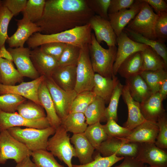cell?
Wrapping results in <instances>:
<instances>
[{"instance_id": "ac0fdd59", "label": "cell", "mask_w": 167, "mask_h": 167, "mask_svg": "<svg viewBox=\"0 0 167 167\" xmlns=\"http://www.w3.org/2000/svg\"><path fill=\"white\" fill-rule=\"evenodd\" d=\"M144 3L142 0H135L130 8L108 15L109 20L117 37L139 12Z\"/></svg>"}, {"instance_id": "c3c4849f", "label": "cell", "mask_w": 167, "mask_h": 167, "mask_svg": "<svg viewBox=\"0 0 167 167\" xmlns=\"http://www.w3.org/2000/svg\"><path fill=\"white\" fill-rule=\"evenodd\" d=\"M95 14L109 20L108 11L111 0H86Z\"/></svg>"}, {"instance_id": "db71d44e", "label": "cell", "mask_w": 167, "mask_h": 167, "mask_svg": "<svg viewBox=\"0 0 167 167\" xmlns=\"http://www.w3.org/2000/svg\"><path fill=\"white\" fill-rule=\"evenodd\" d=\"M144 164L136 157H126L121 164L114 167H143Z\"/></svg>"}, {"instance_id": "e575fe53", "label": "cell", "mask_w": 167, "mask_h": 167, "mask_svg": "<svg viewBox=\"0 0 167 167\" xmlns=\"http://www.w3.org/2000/svg\"><path fill=\"white\" fill-rule=\"evenodd\" d=\"M84 134L88 140L96 150L108 137L100 122L88 125Z\"/></svg>"}, {"instance_id": "9f6ffc18", "label": "cell", "mask_w": 167, "mask_h": 167, "mask_svg": "<svg viewBox=\"0 0 167 167\" xmlns=\"http://www.w3.org/2000/svg\"><path fill=\"white\" fill-rule=\"evenodd\" d=\"M0 58L13 62V58L10 53L6 49L5 45L0 47Z\"/></svg>"}, {"instance_id": "4dcf8cb0", "label": "cell", "mask_w": 167, "mask_h": 167, "mask_svg": "<svg viewBox=\"0 0 167 167\" xmlns=\"http://www.w3.org/2000/svg\"><path fill=\"white\" fill-rule=\"evenodd\" d=\"M142 60V71L167 70L162 58L152 48L148 46L140 52Z\"/></svg>"}, {"instance_id": "30bf717a", "label": "cell", "mask_w": 167, "mask_h": 167, "mask_svg": "<svg viewBox=\"0 0 167 167\" xmlns=\"http://www.w3.org/2000/svg\"><path fill=\"white\" fill-rule=\"evenodd\" d=\"M139 146V143H125L118 138L108 137L96 150L104 157L115 154L118 157H135Z\"/></svg>"}, {"instance_id": "8fae6325", "label": "cell", "mask_w": 167, "mask_h": 167, "mask_svg": "<svg viewBox=\"0 0 167 167\" xmlns=\"http://www.w3.org/2000/svg\"><path fill=\"white\" fill-rule=\"evenodd\" d=\"M20 126L42 129L50 125L46 117L38 119L30 120L16 112L7 113L0 110V132L11 127Z\"/></svg>"}, {"instance_id": "d4e9b609", "label": "cell", "mask_w": 167, "mask_h": 167, "mask_svg": "<svg viewBox=\"0 0 167 167\" xmlns=\"http://www.w3.org/2000/svg\"><path fill=\"white\" fill-rule=\"evenodd\" d=\"M70 141L74 146L76 157L78 158L80 165L92 161L95 149L84 135V133L73 134Z\"/></svg>"}, {"instance_id": "7402d4cb", "label": "cell", "mask_w": 167, "mask_h": 167, "mask_svg": "<svg viewBox=\"0 0 167 167\" xmlns=\"http://www.w3.org/2000/svg\"><path fill=\"white\" fill-rule=\"evenodd\" d=\"M76 66H58L51 76L56 84L66 91L74 90L76 82Z\"/></svg>"}, {"instance_id": "816d5d0a", "label": "cell", "mask_w": 167, "mask_h": 167, "mask_svg": "<svg viewBox=\"0 0 167 167\" xmlns=\"http://www.w3.org/2000/svg\"><path fill=\"white\" fill-rule=\"evenodd\" d=\"M134 0H111L108 14H114L123 9H128L133 4Z\"/></svg>"}, {"instance_id": "f907efd6", "label": "cell", "mask_w": 167, "mask_h": 167, "mask_svg": "<svg viewBox=\"0 0 167 167\" xmlns=\"http://www.w3.org/2000/svg\"><path fill=\"white\" fill-rule=\"evenodd\" d=\"M27 1V0H5L2 1V3L9 10L13 16H16L24 10Z\"/></svg>"}, {"instance_id": "5bb4252c", "label": "cell", "mask_w": 167, "mask_h": 167, "mask_svg": "<svg viewBox=\"0 0 167 167\" xmlns=\"http://www.w3.org/2000/svg\"><path fill=\"white\" fill-rule=\"evenodd\" d=\"M42 75L28 82H22L20 84L7 86L0 83V95L13 93L22 96L41 105L39 100L38 92L40 85L45 79Z\"/></svg>"}, {"instance_id": "f546056e", "label": "cell", "mask_w": 167, "mask_h": 167, "mask_svg": "<svg viewBox=\"0 0 167 167\" xmlns=\"http://www.w3.org/2000/svg\"><path fill=\"white\" fill-rule=\"evenodd\" d=\"M61 125L67 132L75 134L84 133L88 125L84 113L74 112L69 113L61 120Z\"/></svg>"}, {"instance_id": "bcb514c9", "label": "cell", "mask_w": 167, "mask_h": 167, "mask_svg": "<svg viewBox=\"0 0 167 167\" xmlns=\"http://www.w3.org/2000/svg\"><path fill=\"white\" fill-rule=\"evenodd\" d=\"M159 128L157 136L155 143L160 148H167V116L165 112L158 119L156 122Z\"/></svg>"}, {"instance_id": "d6a6232c", "label": "cell", "mask_w": 167, "mask_h": 167, "mask_svg": "<svg viewBox=\"0 0 167 167\" xmlns=\"http://www.w3.org/2000/svg\"><path fill=\"white\" fill-rule=\"evenodd\" d=\"M105 104L102 98L96 96L84 113L88 125L100 122L102 119H105Z\"/></svg>"}, {"instance_id": "e0dca14e", "label": "cell", "mask_w": 167, "mask_h": 167, "mask_svg": "<svg viewBox=\"0 0 167 167\" xmlns=\"http://www.w3.org/2000/svg\"><path fill=\"white\" fill-rule=\"evenodd\" d=\"M159 131L156 122L145 120L126 137L119 138L125 143H155Z\"/></svg>"}, {"instance_id": "ffe728a7", "label": "cell", "mask_w": 167, "mask_h": 167, "mask_svg": "<svg viewBox=\"0 0 167 167\" xmlns=\"http://www.w3.org/2000/svg\"><path fill=\"white\" fill-rule=\"evenodd\" d=\"M122 96L128 110L127 119L123 126L133 130L146 120L141 112L140 103L133 99L126 85H123Z\"/></svg>"}, {"instance_id": "6f0895ef", "label": "cell", "mask_w": 167, "mask_h": 167, "mask_svg": "<svg viewBox=\"0 0 167 167\" xmlns=\"http://www.w3.org/2000/svg\"><path fill=\"white\" fill-rule=\"evenodd\" d=\"M15 167H37L35 164L30 159V156H28L20 162L17 164Z\"/></svg>"}, {"instance_id": "ee69618b", "label": "cell", "mask_w": 167, "mask_h": 167, "mask_svg": "<svg viewBox=\"0 0 167 167\" xmlns=\"http://www.w3.org/2000/svg\"><path fill=\"white\" fill-rule=\"evenodd\" d=\"M13 15L2 3L0 5V47L5 45L9 37L7 29L9 22Z\"/></svg>"}, {"instance_id": "6125c7cd", "label": "cell", "mask_w": 167, "mask_h": 167, "mask_svg": "<svg viewBox=\"0 0 167 167\" xmlns=\"http://www.w3.org/2000/svg\"><path fill=\"white\" fill-rule=\"evenodd\" d=\"M0 83H1L0 76Z\"/></svg>"}, {"instance_id": "cb8c5ba5", "label": "cell", "mask_w": 167, "mask_h": 167, "mask_svg": "<svg viewBox=\"0 0 167 167\" xmlns=\"http://www.w3.org/2000/svg\"><path fill=\"white\" fill-rule=\"evenodd\" d=\"M163 101L157 92L152 94L146 100L140 103L141 112L146 120L156 122L158 118L166 112Z\"/></svg>"}, {"instance_id": "60d3db41", "label": "cell", "mask_w": 167, "mask_h": 167, "mask_svg": "<svg viewBox=\"0 0 167 167\" xmlns=\"http://www.w3.org/2000/svg\"><path fill=\"white\" fill-rule=\"evenodd\" d=\"M27 100L26 98L13 93L0 95V110L7 113H14L18 105Z\"/></svg>"}, {"instance_id": "52a82bcc", "label": "cell", "mask_w": 167, "mask_h": 167, "mask_svg": "<svg viewBox=\"0 0 167 167\" xmlns=\"http://www.w3.org/2000/svg\"><path fill=\"white\" fill-rule=\"evenodd\" d=\"M89 45L81 48L76 65V82L74 90L77 94L92 91L93 86L95 73L90 59Z\"/></svg>"}, {"instance_id": "5b68a950", "label": "cell", "mask_w": 167, "mask_h": 167, "mask_svg": "<svg viewBox=\"0 0 167 167\" xmlns=\"http://www.w3.org/2000/svg\"><path fill=\"white\" fill-rule=\"evenodd\" d=\"M67 132L61 125L56 128L53 136L48 140L46 150L68 167H73L72 159L76 157L75 152Z\"/></svg>"}, {"instance_id": "7bdbcfd3", "label": "cell", "mask_w": 167, "mask_h": 167, "mask_svg": "<svg viewBox=\"0 0 167 167\" xmlns=\"http://www.w3.org/2000/svg\"><path fill=\"white\" fill-rule=\"evenodd\" d=\"M115 154L109 156L104 157L99 152L91 162L84 165H73V167H111L118 161L124 159Z\"/></svg>"}, {"instance_id": "7c38bea8", "label": "cell", "mask_w": 167, "mask_h": 167, "mask_svg": "<svg viewBox=\"0 0 167 167\" xmlns=\"http://www.w3.org/2000/svg\"><path fill=\"white\" fill-rule=\"evenodd\" d=\"M117 42L118 47L113 68V74L115 76L119 67L125 59L133 54L142 51L148 47L133 41L123 31L117 37Z\"/></svg>"}, {"instance_id": "44dd1931", "label": "cell", "mask_w": 167, "mask_h": 167, "mask_svg": "<svg viewBox=\"0 0 167 167\" xmlns=\"http://www.w3.org/2000/svg\"><path fill=\"white\" fill-rule=\"evenodd\" d=\"M30 58L32 63L40 75L51 77L58 67V61L43 52L40 47L31 50Z\"/></svg>"}, {"instance_id": "74e56055", "label": "cell", "mask_w": 167, "mask_h": 167, "mask_svg": "<svg viewBox=\"0 0 167 167\" xmlns=\"http://www.w3.org/2000/svg\"><path fill=\"white\" fill-rule=\"evenodd\" d=\"M123 85L117 79L112 95L110 98L109 105L106 107L105 119L106 121L112 118L117 122L118 120L117 109L119 100L122 95Z\"/></svg>"}, {"instance_id": "8992f818", "label": "cell", "mask_w": 167, "mask_h": 167, "mask_svg": "<svg viewBox=\"0 0 167 167\" xmlns=\"http://www.w3.org/2000/svg\"><path fill=\"white\" fill-rule=\"evenodd\" d=\"M32 152L12 136L7 130L0 132V164H5L9 159L13 160L19 163L26 158L31 156Z\"/></svg>"}, {"instance_id": "1f68e13d", "label": "cell", "mask_w": 167, "mask_h": 167, "mask_svg": "<svg viewBox=\"0 0 167 167\" xmlns=\"http://www.w3.org/2000/svg\"><path fill=\"white\" fill-rule=\"evenodd\" d=\"M123 31L133 41L144 44L152 48L162 58L167 65V48L164 42L158 40H154L147 38L126 28Z\"/></svg>"}, {"instance_id": "6da1fadb", "label": "cell", "mask_w": 167, "mask_h": 167, "mask_svg": "<svg viewBox=\"0 0 167 167\" xmlns=\"http://www.w3.org/2000/svg\"><path fill=\"white\" fill-rule=\"evenodd\" d=\"M94 15L86 0H47L43 15L35 24L40 33L51 34L85 25Z\"/></svg>"}, {"instance_id": "83f0119b", "label": "cell", "mask_w": 167, "mask_h": 167, "mask_svg": "<svg viewBox=\"0 0 167 167\" xmlns=\"http://www.w3.org/2000/svg\"><path fill=\"white\" fill-rule=\"evenodd\" d=\"M142 71V60L140 52L131 54L122 63L117 73L125 79L137 75Z\"/></svg>"}, {"instance_id": "f35d334b", "label": "cell", "mask_w": 167, "mask_h": 167, "mask_svg": "<svg viewBox=\"0 0 167 167\" xmlns=\"http://www.w3.org/2000/svg\"><path fill=\"white\" fill-rule=\"evenodd\" d=\"M96 97L92 91H85L77 94L72 103L70 113H84Z\"/></svg>"}, {"instance_id": "d6986e66", "label": "cell", "mask_w": 167, "mask_h": 167, "mask_svg": "<svg viewBox=\"0 0 167 167\" xmlns=\"http://www.w3.org/2000/svg\"><path fill=\"white\" fill-rule=\"evenodd\" d=\"M17 21V29L15 32L9 37L6 41L11 48L23 47L30 37L34 33L40 31V28L35 23L23 18Z\"/></svg>"}, {"instance_id": "7dc6e473", "label": "cell", "mask_w": 167, "mask_h": 167, "mask_svg": "<svg viewBox=\"0 0 167 167\" xmlns=\"http://www.w3.org/2000/svg\"><path fill=\"white\" fill-rule=\"evenodd\" d=\"M157 15L154 27L155 36L157 40L165 42L167 38V12Z\"/></svg>"}, {"instance_id": "277c9868", "label": "cell", "mask_w": 167, "mask_h": 167, "mask_svg": "<svg viewBox=\"0 0 167 167\" xmlns=\"http://www.w3.org/2000/svg\"><path fill=\"white\" fill-rule=\"evenodd\" d=\"M56 129L50 126L42 129L32 128H21L14 127L7 130L16 139L24 144L32 152L46 150L49 137Z\"/></svg>"}, {"instance_id": "603a6c76", "label": "cell", "mask_w": 167, "mask_h": 167, "mask_svg": "<svg viewBox=\"0 0 167 167\" xmlns=\"http://www.w3.org/2000/svg\"><path fill=\"white\" fill-rule=\"evenodd\" d=\"M38 95L41 105L46 111V117L50 126L56 129L61 125V120L56 113L45 79L40 85Z\"/></svg>"}, {"instance_id": "4fadbf2b", "label": "cell", "mask_w": 167, "mask_h": 167, "mask_svg": "<svg viewBox=\"0 0 167 167\" xmlns=\"http://www.w3.org/2000/svg\"><path fill=\"white\" fill-rule=\"evenodd\" d=\"M7 49L11 54L17 70L23 76L35 79L40 76L32 61L29 48L9 47Z\"/></svg>"}, {"instance_id": "484cf974", "label": "cell", "mask_w": 167, "mask_h": 167, "mask_svg": "<svg viewBox=\"0 0 167 167\" xmlns=\"http://www.w3.org/2000/svg\"><path fill=\"white\" fill-rule=\"evenodd\" d=\"M126 85L133 99L139 103L146 100L152 94L149 86L140 75L126 79Z\"/></svg>"}, {"instance_id": "ab89813d", "label": "cell", "mask_w": 167, "mask_h": 167, "mask_svg": "<svg viewBox=\"0 0 167 167\" xmlns=\"http://www.w3.org/2000/svg\"><path fill=\"white\" fill-rule=\"evenodd\" d=\"M32 161L37 167H64L59 164L53 155L47 150L32 152Z\"/></svg>"}, {"instance_id": "f1b7e54d", "label": "cell", "mask_w": 167, "mask_h": 167, "mask_svg": "<svg viewBox=\"0 0 167 167\" xmlns=\"http://www.w3.org/2000/svg\"><path fill=\"white\" fill-rule=\"evenodd\" d=\"M1 83L6 85L14 86L22 82L23 76L15 67L13 62L0 58Z\"/></svg>"}, {"instance_id": "b9f144b4", "label": "cell", "mask_w": 167, "mask_h": 167, "mask_svg": "<svg viewBox=\"0 0 167 167\" xmlns=\"http://www.w3.org/2000/svg\"><path fill=\"white\" fill-rule=\"evenodd\" d=\"M81 48L75 45L66 44L63 53L58 61V66L77 65Z\"/></svg>"}, {"instance_id": "8d00e7d4", "label": "cell", "mask_w": 167, "mask_h": 167, "mask_svg": "<svg viewBox=\"0 0 167 167\" xmlns=\"http://www.w3.org/2000/svg\"><path fill=\"white\" fill-rule=\"evenodd\" d=\"M149 86L152 94L158 92L159 87L167 78V70L143 71L139 74Z\"/></svg>"}, {"instance_id": "3957f363", "label": "cell", "mask_w": 167, "mask_h": 167, "mask_svg": "<svg viewBox=\"0 0 167 167\" xmlns=\"http://www.w3.org/2000/svg\"><path fill=\"white\" fill-rule=\"evenodd\" d=\"M90 59L95 73L105 77L113 78V68L117 51L116 46L103 48L97 41L92 33L91 41L88 45Z\"/></svg>"}, {"instance_id": "836d02e7", "label": "cell", "mask_w": 167, "mask_h": 167, "mask_svg": "<svg viewBox=\"0 0 167 167\" xmlns=\"http://www.w3.org/2000/svg\"><path fill=\"white\" fill-rule=\"evenodd\" d=\"M16 110L23 117L30 120H36L45 118L46 115L43 107L29 100L19 105Z\"/></svg>"}, {"instance_id": "7a4b0ae2", "label": "cell", "mask_w": 167, "mask_h": 167, "mask_svg": "<svg viewBox=\"0 0 167 167\" xmlns=\"http://www.w3.org/2000/svg\"><path fill=\"white\" fill-rule=\"evenodd\" d=\"M92 30L90 24L88 23L55 34H44L36 32L31 36L26 42L28 48L32 49L50 42L71 44L82 48L90 43Z\"/></svg>"}, {"instance_id": "ba28073f", "label": "cell", "mask_w": 167, "mask_h": 167, "mask_svg": "<svg viewBox=\"0 0 167 167\" xmlns=\"http://www.w3.org/2000/svg\"><path fill=\"white\" fill-rule=\"evenodd\" d=\"M157 17L151 6L144 2L139 12L126 28L147 38L157 40L154 27Z\"/></svg>"}, {"instance_id": "11a10c76", "label": "cell", "mask_w": 167, "mask_h": 167, "mask_svg": "<svg viewBox=\"0 0 167 167\" xmlns=\"http://www.w3.org/2000/svg\"><path fill=\"white\" fill-rule=\"evenodd\" d=\"M158 92L163 100L167 96V78L164 79L161 84Z\"/></svg>"}, {"instance_id": "9a60e30c", "label": "cell", "mask_w": 167, "mask_h": 167, "mask_svg": "<svg viewBox=\"0 0 167 167\" xmlns=\"http://www.w3.org/2000/svg\"><path fill=\"white\" fill-rule=\"evenodd\" d=\"M136 157L143 163H147L150 166L167 167L166 151L157 147L154 143H140Z\"/></svg>"}, {"instance_id": "d590c367", "label": "cell", "mask_w": 167, "mask_h": 167, "mask_svg": "<svg viewBox=\"0 0 167 167\" xmlns=\"http://www.w3.org/2000/svg\"><path fill=\"white\" fill-rule=\"evenodd\" d=\"M46 0H28L22 11L23 18L35 23L41 17L44 12Z\"/></svg>"}, {"instance_id": "91938a15", "label": "cell", "mask_w": 167, "mask_h": 167, "mask_svg": "<svg viewBox=\"0 0 167 167\" xmlns=\"http://www.w3.org/2000/svg\"><path fill=\"white\" fill-rule=\"evenodd\" d=\"M1 3H2V1L0 0V5L1 4Z\"/></svg>"}, {"instance_id": "4316f807", "label": "cell", "mask_w": 167, "mask_h": 167, "mask_svg": "<svg viewBox=\"0 0 167 167\" xmlns=\"http://www.w3.org/2000/svg\"><path fill=\"white\" fill-rule=\"evenodd\" d=\"M118 78L103 77L95 73L92 91L96 96L102 98L105 104L109 103Z\"/></svg>"}, {"instance_id": "680465c9", "label": "cell", "mask_w": 167, "mask_h": 167, "mask_svg": "<svg viewBox=\"0 0 167 167\" xmlns=\"http://www.w3.org/2000/svg\"><path fill=\"white\" fill-rule=\"evenodd\" d=\"M147 167H157L151 166H147Z\"/></svg>"}, {"instance_id": "94428289", "label": "cell", "mask_w": 167, "mask_h": 167, "mask_svg": "<svg viewBox=\"0 0 167 167\" xmlns=\"http://www.w3.org/2000/svg\"><path fill=\"white\" fill-rule=\"evenodd\" d=\"M143 167H147V165H144V166Z\"/></svg>"}, {"instance_id": "f6af8a7d", "label": "cell", "mask_w": 167, "mask_h": 167, "mask_svg": "<svg viewBox=\"0 0 167 167\" xmlns=\"http://www.w3.org/2000/svg\"><path fill=\"white\" fill-rule=\"evenodd\" d=\"M104 129L109 137L121 138L126 137L132 131L123 126L118 125L116 122L112 118L107 121L106 123L103 125Z\"/></svg>"}, {"instance_id": "681fc988", "label": "cell", "mask_w": 167, "mask_h": 167, "mask_svg": "<svg viewBox=\"0 0 167 167\" xmlns=\"http://www.w3.org/2000/svg\"><path fill=\"white\" fill-rule=\"evenodd\" d=\"M66 44L59 42H50L41 45L40 48L43 52L52 57L58 61Z\"/></svg>"}, {"instance_id": "f5cc1de1", "label": "cell", "mask_w": 167, "mask_h": 167, "mask_svg": "<svg viewBox=\"0 0 167 167\" xmlns=\"http://www.w3.org/2000/svg\"><path fill=\"white\" fill-rule=\"evenodd\" d=\"M143 1L151 6L157 14L167 12V4L164 0H143Z\"/></svg>"}, {"instance_id": "9c48e42d", "label": "cell", "mask_w": 167, "mask_h": 167, "mask_svg": "<svg viewBox=\"0 0 167 167\" xmlns=\"http://www.w3.org/2000/svg\"><path fill=\"white\" fill-rule=\"evenodd\" d=\"M45 80L56 113L61 120L69 113L73 101L77 94L75 90L66 91L62 89L51 77H45Z\"/></svg>"}, {"instance_id": "2e32d148", "label": "cell", "mask_w": 167, "mask_h": 167, "mask_svg": "<svg viewBox=\"0 0 167 167\" xmlns=\"http://www.w3.org/2000/svg\"><path fill=\"white\" fill-rule=\"evenodd\" d=\"M88 23L94 31L96 40L99 44L104 41L108 47L116 46L117 37L109 20L95 14Z\"/></svg>"}]
</instances>
